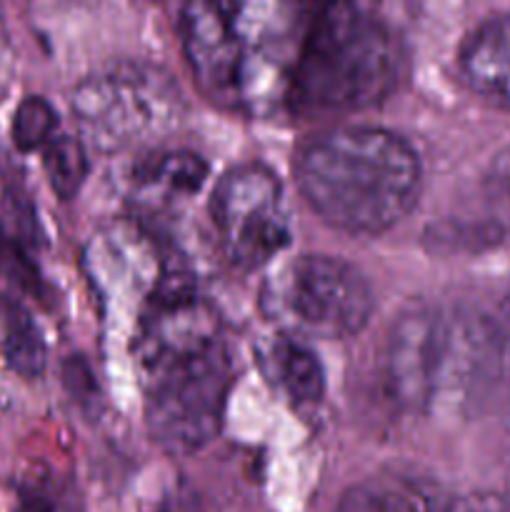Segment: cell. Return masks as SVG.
I'll list each match as a JSON object with an SVG mask.
<instances>
[{
	"mask_svg": "<svg viewBox=\"0 0 510 512\" xmlns=\"http://www.w3.org/2000/svg\"><path fill=\"white\" fill-rule=\"evenodd\" d=\"M178 33L200 93L248 118L353 113L405 73L380 0H185Z\"/></svg>",
	"mask_w": 510,
	"mask_h": 512,
	"instance_id": "6da1fadb",
	"label": "cell"
},
{
	"mask_svg": "<svg viewBox=\"0 0 510 512\" xmlns=\"http://www.w3.org/2000/svg\"><path fill=\"white\" fill-rule=\"evenodd\" d=\"M295 180L320 220L350 235L395 228L420 198L423 168L413 145L373 125H338L310 138Z\"/></svg>",
	"mask_w": 510,
	"mask_h": 512,
	"instance_id": "7a4b0ae2",
	"label": "cell"
},
{
	"mask_svg": "<svg viewBox=\"0 0 510 512\" xmlns=\"http://www.w3.org/2000/svg\"><path fill=\"white\" fill-rule=\"evenodd\" d=\"M73 113L93 148L120 153L173 133L183 123L185 100L165 70L113 63L75 88Z\"/></svg>",
	"mask_w": 510,
	"mask_h": 512,
	"instance_id": "3957f363",
	"label": "cell"
},
{
	"mask_svg": "<svg viewBox=\"0 0 510 512\" xmlns=\"http://www.w3.org/2000/svg\"><path fill=\"white\" fill-rule=\"evenodd\" d=\"M485 333L475 318L443 308H418L398 320L385 350L390 390L410 408H430L475 375Z\"/></svg>",
	"mask_w": 510,
	"mask_h": 512,
	"instance_id": "277c9868",
	"label": "cell"
},
{
	"mask_svg": "<svg viewBox=\"0 0 510 512\" xmlns=\"http://www.w3.org/2000/svg\"><path fill=\"white\" fill-rule=\"evenodd\" d=\"M143 378L145 423L165 453L193 455L220 433L235 383V360L223 340L168 360Z\"/></svg>",
	"mask_w": 510,
	"mask_h": 512,
	"instance_id": "5b68a950",
	"label": "cell"
},
{
	"mask_svg": "<svg viewBox=\"0 0 510 512\" xmlns=\"http://www.w3.org/2000/svg\"><path fill=\"white\" fill-rule=\"evenodd\" d=\"M263 310L280 330L303 338L345 340L358 335L373 315V288L348 260L300 255L263 290Z\"/></svg>",
	"mask_w": 510,
	"mask_h": 512,
	"instance_id": "8992f818",
	"label": "cell"
},
{
	"mask_svg": "<svg viewBox=\"0 0 510 512\" xmlns=\"http://www.w3.org/2000/svg\"><path fill=\"white\" fill-rule=\"evenodd\" d=\"M210 218L230 263L253 270L290 243L283 185L270 168L245 163L215 183Z\"/></svg>",
	"mask_w": 510,
	"mask_h": 512,
	"instance_id": "52a82bcc",
	"label": "cell"
},
{
	"mask_svg": "<svg viewBox=\"0 0 510 512\" xmlns=\"http://www.w3.org/2000/svg\"><path fill=\"white\" fill-rule=\"evenodd\" d=\"M458 70L478 98L510 110V13L493 15L465 35Z\"/></svg>",
	"mask_w": 510,
	"mask_h": 512,
	"instance_id": "ba28073f",
	"label": "cell"
},
{
	"mask_svg": "<svg viewBox=\"0 0 510 512\" xmlns=\"http://www.w3.org/2000/svg\"><path fill=\"white\" fill-rule=\"evenodd\" d=\"M265 375L283 398L305 408L320 403L325 393V370L308 338L290 330H278L260 350Z\"/></svg>",
	"mask_w": 510,
	"mask_h": 512,
	"instance_id": "9c48e42d",
	"label": "cell"
},
{
	"mask_svg": "<svg viewBox=\"0 0 510 512\" xmlns=\"http://www.w3.org/2000/svg\"><path fill=\"white\" fill-rule=\"evenodd\" d=\"M443 495L415 478H373L350 488L335 512H443Z\"/></svg>",
	"mask_w": 510,
	"mask_h": 512,
	"instance_id": "30bf717a",
	"label": "cell"
},
{
	"mask_svg": "<svg viewBox=\"0 0 510 512\" xmlns=\"http://www.w3.org/2000/svg\"><path fill=\"white\" fill-rule=\"evenodd\" d=\"M0 358L20 378H40L48 363V345L33 315L18 298L0 293Z\"/></svg>",
	"mask_w": 510,
	"mask_h": 512,
	"instance_id": "8fae6325",
	"label": "cell"
},
{
	"mask_svg": "<svg viewBox=\"0 0 510 512\" xmlns=\"http://www.w3.org/2000/svg\"><path fill=\"white\" fill-rule=\"evenodd\" d=\"M208 180V163L190 150L148 153L133 165V183L160 198H188Z\"/></svg>",
	"mask_w": 510,
	"mask_h": 512,
	"instance_id": "7c38bea8",
	"label": "cell"
},
{
	"mask_svg": "<svg viewBox=\"0 0 510 512\" xmlns=\"http://www.w3.org/2000/svg\"><path fill=\"white\" fill-rule=\"evenodd\" d=\"M43 170L48 183L60 200H70L80 193L88 178V155L83 143L73 135L55 133L43 145Z\"/></svg>",
	"mask_w": 510,
	"mask_h": 512,
	"instance_id": "4fadbf2b",
	"label": "cell"
},
{
	"mask_svg": "<svg viewBox=\"0 0 510 512\" xmlns=\"http://www.w3.org/2000/svg\"><path fill=\"white\" fill-rule=\"evenodd\" d=\"M55 128H58V115L53 105L40 95H28L15 108L10 135L20 153H33V150H43V145L55 135Z\"/></svg>",
	"mask_w": 510,
	"mask_h": 512,
	"instance_id": "5bb4252c",
	"label": "cell"
},
{
	"mask_svg": "<svg viewBox=\"0 0 510 512\" xmlns=\"http://www.w3.org/2000/svg\"><path fill=\"white\" fill-rule=\"evenodd\" d=\"M0 280L20 293H40V273L23 250V243L0 225Z\"/></svg>",
	"mask_w": 510,
	"mask_h": 512,
	"instance_id": "9a60e30c",
	"label": "cell"
},
{
	"mask_svg": "<svg viewBox=\"0 0 510 512\" xmlns=\"http://www.w3.org/2000/svg\"><path fill=\"white\" fill-rule=\"evenodd\" d=\"M443 512H510V495L470 493L445 500Z\"/></svg>",
	"mask_w": 510,
	"mask_h": 512,
	"instance_id": "2e32d148",
	"label": "cell"
},
{
	"mask_svg": "<svg viewBox=\"0 0 510 512\" xmlns=\"http://www.w3.org/2000/svg\"><path fill=\"white\" fill-rule=\"evenodd\" d=\"M488 180L490 188L510 203V150H505V153H500L498 158H495Z\"/></svg>",
	"mask_w": 510,
	"mask_h": 512,
	"instance_id": "e0dca14e",
	"label": "cell"
},
{
	"mask_svg": "<svg viewBox=\"0 0 510 512\" xmlns=\"http://www.w3.org/2000/svg\"><path fill=\"white\" fill-rule=\"evenodd\" d=\"M15 512H50V505L43 498H25Z\"/></svg>",
	"mask_w": 510,
	"mask_h": 512,
	"instance_id": "ac0fdd59",
	"label": "cell"
}]
</instances>
